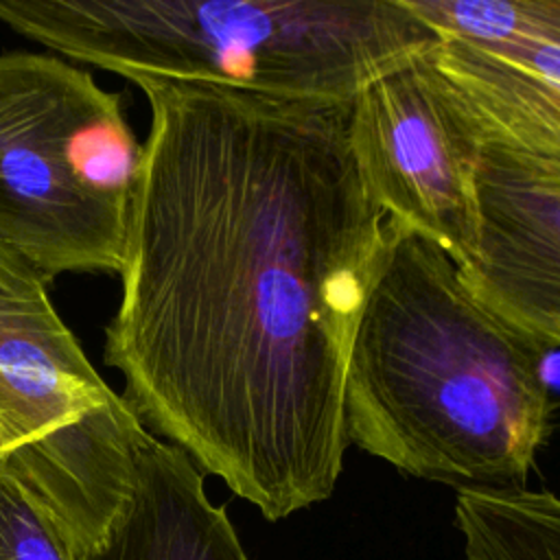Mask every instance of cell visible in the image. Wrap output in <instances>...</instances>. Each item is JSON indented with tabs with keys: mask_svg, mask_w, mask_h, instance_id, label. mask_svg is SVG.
Segmentation results:
<instances>
[{
	"mask_svg": "<svg viewBox=\"0 0 560 560\" xmlns=\"http://www.w3.org/2000/svg\"><path fill=\"white\" fill-rule=\"evenodd\" d=\"M138 420L94 370L48 282L0 241V433L7 466L50 497L118 448Z\"/></svg>",
	"mask_w": 560,
	"mask_h": 560,
	"instance_id": "cell-5",
	"label": "cell"
},
{
	"mask_svg": "<svg viewBox=\"0 0 560 560\" xmlns=\"http://www.w3.org/2000/svg\"><path fill=\"white\" fill-rule=\"evenodd\" d=\"M7 455H9V446H7V442H4V438L0 433V457H7Z\"/></svg>",
	"mask_w": 560,
	"mask_h": 560,
	"instance_id": "cell-12",
	"label": "cell"
},
{
	"mask_svg": "<svg viewBox=\"0 0 560 560\" xmlns=\"http://www.w3.org/2000/svg\"><path fill=\"white\" fill-rule=\"evenodd\" d=\"M433 46L357 92L350 144L361 179L387 219L438 243L462 265L475 247L472 175L481 136L440 72Z\"/></svg>",
	"mask_w": 560,
	"mask_h": 560,
	"instance_id": "cell-6",
	"label": "cell"
},
{
	"mask_svg": "<svg viewBox=\"0 0 560 560\" xmlns=\"http://www.w3.org/2000/svg\"><path fill=\"white\" fill-rule=\"evenodd\" d=\"M0 560H72L46 503L0 457Z\"/></svg>",
	"mask_w": 560,
	"mask_h": 560,
	"instance_id": "cell-11",
	"label": "cell"
},
{
	"mask_svg": "<svg viewBox=\"0 0 560 560\" xmlns=\"http://www.w3.org/2000/svg\"><path fill=\"white\" fill-rule=\"evenodd\" d=\"M464 560H560V497L527 488H457Z\"/></svg>",
	"mask_w": 560,
	"mask_h": 560,
	"instance_id": "cell-10",
	"label": "cell"
},
{
	"mask_svg": "<svg viewBox=\"0 0 560 560\" xmlns=\"http://www.w3.org/2000/svg\"><path fill=\"white\" fill-rule=\"evenodd\" d=\"M0 22L129 81L339 103L438 42L405 0H0Z\"/></svg>",
	"mask_w": 560,
	"mask_h": 560,
	"instance_id": "cell-3",
	"label": "cell"
},
{
	"mask_svg": "<svg viewBox=\"0 0 560 560\" xmlns=\"http://www.w3.org/2000/svg\"><path fill=\"white\" fill-rule=\"evenodd\" d=\"M59 525L72 560H249L197 464L144 424L122 483Z\"/></svg>",
	"mask_w": 560,
	"mask_h": 560,
	"instance_id": "cell-9",
	"label": "cell"
},
{
	"mask_svg": "<svg viewBox=\"0 0 560 560\" xmlns=\"http://www.w3.org/2000/svg\"><path fill=\"white\" fill-rule=\"evenodd\" d=\"M466 287L538 348H560V177L481 138Z\"/></svg>",
	"mask_w": 560,
	"mask_h": 560,
	"instance_id": "cell-8",
	"label": "cell"
},
{
	"mask_svg": "<svg viewBox=\"0 0 560 560\" xmlns=\"http://www.w3.org/2000/svg\"><path fill=\"white\" fill-rule=\"evenodd\" d=\"M542 361L446 249L389 221L346 365L348 442L411 477L521 488L551 433Z\"/></svg>",
	"mask_w": 560,
	"mask_h": 560,
	"instance_id": "cell-2",
	"label": "cell"
},
{
	"mask_svg": "<svg viewBox=\"0 0 560 560\" xmlns=\"http://www.w3.org/2000/svg\"><path fill=\"white\" fill-rule=\"evenodd\" d=\"M142 151L120 92L52 55H0V241L46 282L122 273Z\"/></svg>",
	"mask_w": 560,
	"mask_h": 560,
	"instance_id": "cell-4",
	"label": "cell"
},
{
	"mask_svg": "<svg viewBox=\"0 0 560 560\" xmlns=\"http://www.w3.org/2000/svg\"><path fill=\"white\" fill-rule=\"evenodd\" d=\"M483 140L560 177V0H405Z\"/></svg>",
	"mask_w": 560,
	"mask_h": 560,
	"instance_id": "cell-7",
	"label": "cell"
},
{
	"mask_svg": "<svg viewBox=\"0 0 560 560\" xmlns=\"http://www.w3.org/2000/svg\"><path fill=\"white\" fill-rule=\"evenodd\" d=\"M133 83L151 125L105 363L151 433L287 518L341 477L346 365L389 241L352 101Z\"/></svg>",
	"mask_w": 560,
	"mask_h": 560,
	"instance_id": "cell-1",
	"label": "cell"
}]
</instances>
